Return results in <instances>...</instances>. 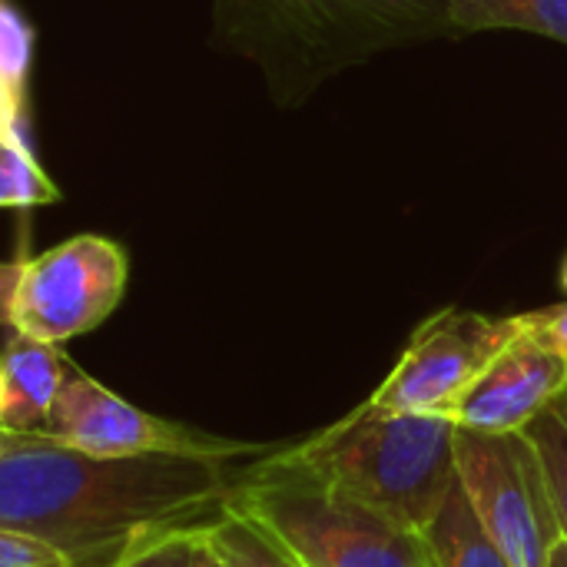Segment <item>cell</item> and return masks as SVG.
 Segmentation results:
<instances>
[{"instance_id":"cell-24","label":"cell","mask_w":567,"mask_h":567,"mask_svg":"<svg viewBox=\"0 0 567 567\" xmlns=\"http://www.w3.org/2000/svg\"><path fill=\"white\" fill-rule=\"evenodd\" d=\"M0 402H3V375H0Z\"/></svg>"},{"instance_id":"cell-21","label":"cell","mask_w":567,"mask_h":567,"mask_svg":"<svg viewBox=\"0 0 567 567\" xmlns=\"http://www.w3.org/2000/svg\"><path fill=\"white\" fill-rule=\"evenodd\" d=\"M193 567H219V561L213 558V551L206 548L203 542V532H199V545H196V558H193Z\"/></svg>"},{"instance_id":"cell-5","label":"cell","mask_w":567,"mask_h":567,"mask_svg":"<svg viewBox=\"0 0 567 567\" xmlns=\"http://www.w3.org/2000/svg\"><path fill=\"white\" fill-rule=\"evenodd\" d=\"M455 475L478 528L508 567H548L561 528L525 432L485 435L455 425Z\"/></svg>"},{"instance_id":"cell-10","label":"cell","mask_w":567,"mask_h":567,"mask_svg":"<svg viewBox=\"0 0 567 567\" xmlns=\"http://www.w3.org/2000/svg\"><path fill=\"white\" fill-rule=\"evenodd\" d=\"M66 355L60 346L13 332L0 352L3 402L0 429L7 432H37L66 379Z\"/></svg>"},{"instance_id":"cell-14","label":"cell","mask_w":567,"mask_h":567,"mask_svg":"<svg viewBox=\"0 0 567 567\" xmlns=\"http://www.w3.org/2000/svg\"><path fill=\"white\" fill-rule=\"evenodd\" d=\"M525 435L542 458L551 508L561 528V542L567 545V392L525 429Z\"/></svg>"},{"instance_id":"cell-17","label":"cell","mask_w":567,"mask_h":567,"mask_svg":"<svg viewBox=\"0 0 567 567\" xmlns=\"http://www.w3.org/2000/svg\"><path fill=\"white\" fill-rule=\"evenodd\" d=\"M199 532L203 528H186V532L159 535L153 542L136 545L133 551H126L120 561H113L110 567H193Z\"/></svg>"},{"instance_id":"cell-9","label":"cell","mask_w":567,"mask_h":567,"mask_svg":"<svg viewBox=\"0 0 567 567\" xmlns=\"http://www.w3.org/2000/svg\"><path fill=\"white\" fill-rule=\"evenodd\" d=\"M567 392V362L548 346L518 332L452 409V422L468 432H525Z\"/></svg>"},{"instance_id":"cell-1","label":"cell","mask_w":567,"mask_h":567,"mask_svg":"<svg viewBox=\"0 0 567 567\" xmlns=\"http://www.w3.org/2000/svg\"><path fill=\"white\" fill-rule=\"evenodd\" d=\"M239 475L233 458H100L40 429H0V528L53 545L73 567H110L143 542L206 528Z\"/></svg>"},{"instance_id":"cell-11","label":"cell","mask_w":567,"mask_h":567,"mask_svg":"<svg viewBox=\"0 0 567 567\" xmlns=\"http://www.w3.org/2000/svg\"><path fill=\"white\" fill-rule=\"evenodd\" d=\"M455 37L478 30H525L567 43V0H442Z\"/></svg>"},{"instance_id":"cell-4","label":"cell","mask_w":567,"mask_h":567,"mask_svg":"<svg viewBox=\"0 0 567 567\" xmlns=\"http://www.w3.org/2000/svg\"><path fill=\"white\" fill-rule=\"evenodd\" d=\"M226 508L266 532L299 567H439L425 535L269 458L236 478Z\"/></svg>"},{"instance_id":"cell-23","label":"cell","mask_w":567,"mask_h":567,"mask_svg":"<svg viewBox=\"0 0 567 567\" xmlns=\"http://www.w3.org/2000/svg\"><path fill=\"white\" fill-rule=\"evenodd\" d=\"M561 289L567 292V256H565V262H561Z\"/></svg>"},{"instance_id":"cell-12","label":"cell","mask_w":567,"mask_h":567,"mask_svg":"<svg viewBox=\"0 0 567 567\" xmlns=\"http://www.w3.org/2000/svg\"><path fill=\"white\" fill-rule=\"evenodd\" d=\"M425 542L435 555L439 567H508V561L495 551V545L478 528L458 482L445 498L439 518L425 532Z\"/></svg>"},{"instance_id":"cell-3","label":"cell","mask_w":567,"mask_h":567,"mask_svg":"<svg viewBox=\"0 0 567 567\" xmlns=\"http://www.w3.org/2000/svg\"><path fill=\"white\" fill-rule=\"evenodd\" d=\"M269 462L419 535L432 528L458 482L452 419L399 415L369 399Z\"/></svg>"},{"instance_id":"cell-15","label":"cell","mask_w":567,"mask_h":567,"mask_svg":"<svg viewBox=\"0 0 567 567\" xmlns=\"http://www.w3.org/2000/svg\"><path fill=\"white\" fill-rule=\"evenodd\" d=\"M60 199L53 179L40 169L23 140H0V209L3 206H40Z\"/></svg>"},{"instance_id":"cell-20","label":"cell","mask_w":567,"mask_h":567,"mask_svg":"<svg viewBox=\"0 0 567 567\" xmlns=\"http://www.w3.org/2000/svg\"><path fill=\"white\" fill-rule=\"evenodd\" d=\"M20 266L23 262H0V322L3 326H10V306H13L17 279H20Z\"/></svg>"},{"instance_id":"cell-2","label":"cell","mask_w":567,"mask_h":567,"mask_svg":"<svg viewBox=\"0 0 567 567\" xmlns=\"http://www.w3.org/2000/svg\"><path fill=\"white\" fill-rule=\"evenodd\" d=\"M213 37L262 73L279 106H299L379 53L455 30L442 0H213Z\"/></svg>"},{"instance_id":"cell-16","label":"cell","mask_w":567,"mask_h":567,"mask_svg":"<svg viewBox=\"0 0 567 567\" xmlns=\"http://www.w3.org/2000/svg\"><path fill=\"white\" fill-rule=\"evenodd\" d=\"M30 70V27L0 0V103L13 123H20L23 90Z\"/></svg>"},{"instance_id":"cell-19","label":"cell","mask_w":567,"mask_h":567,"mask_svg":"<svg viewBox=\"0 0 567 567\" xmlns=\"http://www.w3.org/2000/svg\"><path fill=\"white\" fill-rule=\"evenodd\" d=\"M518 322H522V332H528L535 342L548 346L567 362V299L545 306V309H535V312H522Z\"/></svg>"},{"instance_id":"cell-22","label":"cell","mask_w":567,"mask_h":567,"mask_svg":"<svg viewBox=\"0 0 567 567\" xmlns=\"http://www.w3.org/2000/svg\"><path fill=\"white\" fill-rule=\"evenodd\" d=\"M548 567H567V545H565V542H558V545H555V551H551V561H548Z\"/></svg>"},{"instance_id":"cell-25","label":"cell","mask_w":567,"mask_h":567,"mask_svg":"<svg viewBox=\"0 0 567 567\" xmlns=\"http://www.w3.org/2000/svg\"><path fill=\"white\" fill-rule=\"evenodd\" d=\"M0 140H3V136H0ZM20 140H23V136H20Z\"/></svg>"},{"instance_id":"cell-8","label":"cell","mask_w":567,"mask_h":567,"mask_svg":"<svg viewBox=\"0 0 567 567\" xmlns=\"http://www.w3.org/2000/svg\"><path fill=\"white\" fill-rule=\"evenodd\" d=\"M60 445H70L86 455L100 458H126V455H150V452H176V455H206V458H246L259 455V445L226 442L186 425L156 419L116 392L103 389L96 379L80 372L76 365L66 369V379L40 425Z\"/></svg>"},{"instance_id":"cell-7","label":"cell","mask_w":567,"mask_h":567,"mask_svg":"<svg viewBox=\"0 0 567 567\" xmlns=\"http://www.w3.org/2000/svg\"><path fill=\"white\" fill-rule=\"evenodd\" d=\"M126 252L106 236H73L20 266L10 329L50 346L103 326L126 292Z\"/></svg>"},{"instance_id":"cell-18","label":"cell","mask_w":567,"mask_h":567,"mask_svg":"<svg viewBox=\"0 0 567 567\" xmlns=\"http://www.w3.org/2000/svg\"><path fill=\"white\" fill-rule=\"evenodd\" d=\"M0 567H73L63 551H56L53 545L23 535V532H10L0 528Z\"/></svg>"},{"instance_id":"cell-6","label":"cell","mask_w":567,"mask_h":567,"mask_svg":"<svg viewBox=\"0 0 567 567\" xmlns=\"http://www.w3.org/2000/svg\"><path fill=\"white\" fill-rule=\"evenodd\" d=\"M518 332V316H485L462 306L439 309L412 332L395 369L369 402L399 415L452 419L468 385Z\"/></svg>"},{"instance_id":"cell-13","label":"cell","mask_w":567,"mask_h":567,"mask_svg":"<svg viewBox=\"0 0 567 567\" xmlns=\"http://www.w3.org/2000/svg\"><path fill=\"white\" fill-rule=\"evenodd\" d=\"M203 542L219 567H299L266 532L229 508L203 528Z\"/></svg>"}]
</instances>
